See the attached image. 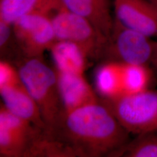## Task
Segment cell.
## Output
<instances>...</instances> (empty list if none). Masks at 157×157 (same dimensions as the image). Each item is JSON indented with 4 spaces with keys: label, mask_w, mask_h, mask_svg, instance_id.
Instances as JSON below:
<instances>
[{
    "label": "cell",
    "mask_w": 157,
    "mask_h": 157,
    "mask_svg": "<svg viewBox=\"0 0 157 157\" xmlns=\"http://www.w3.org/2000/svg\"><path fill=\"white\" fill-rule=\"evenodd\" d=\"M65 126L74 143L94 155L117 150L128 133L109 107L96 101L67 112Z\"/></svg>",
    "instance_id": "1"
},
{
    "label": "cell",
    "mask_w": 157,
    "mask_h": 157,
    "mask_svg": "<svg viewBox=\"0 0 157 157\" xmlns=\"http://www.w3.org/2000/svg\"><path fill=\"white\" fill-rule=\"evenodd\" d=\"M21 83L39 108L45 124H53L58 117V76L45 63L30 56L21 67Z\"/></svg>",
    "instance_id": "2"
},
{
    "label": "cell",
    "mask_w": 157,
    "mask_h": 157,
    "mask_svg": "<svg viewBox=\"0 0 157 157\" xmlns=\"http://www.w3.org/2000/svg\"><path fill=\"white\" fill-rule=\"evenodd\" d=\"M109 101L108 107L128 132L139 135L157 131V92L147 89Z\"/></svg>",
    "instance_id": "3"
},
{
    "label": "cell",
    "mask_w": 157,
    "mask_h": 157,
    "mask_svg": "<svg viewBox=\"0 0 157 157\" xmlns=\"http://www.w3.org/2000/svg\"><path fill=\"white\" fill-rule=\"evenodd\" d=\"M102 52L123 63L157 65V41L125 27L115 18Z\"/></svg>",
    "instance_id": "4"
},
{
    "label": "cell",
    "mask_w": 157,
    "mask_h": 157,
    "mask_svg": "<svg viewBox=\"0 0 157 157\" xmlns=\"http://www.w3.org/2000/svg\"><path fill=\"white\" fill-rule=\"evenodd\" d=\"M56 41H67L80 45L87 55L102 52L107 42L83 17L59 8L50 13Z\"/></svg>",
    "instance_id": "5"
},
{
    "label": "cell",
    "mask_w": 157,
    "mask_h": 157,
    "mask_svg": "<svg viewBox=\"0 0 157 157\" xmlns=\"http://www.w3.org/2000/svg\"><path fill=\"white\" fill-rule=\"evenodd\" d=\"M12 26L19 45L28 56H39L56 41L50 15L47 12L29 13Z\"/></svg>",
    "instance_id": "6"
},
{
    "label": "cell",
    "mask_w": 157,
    "mask_h": 157,
    "mask_svg": "<svg viewBox=\"0 0 157 157\" xmlns=\"http://www.w3.org/2000/svg\"><path fill=\"white\" fill-rule=\"evenodd\" d=\"M115 19L128 28L157 37V5L149 0H113Z\"/></svg>",
    "instance_id": "7"
},
{
    "label": "cell",
    "mask_w": 157,
    "mask_h": 157,
    "mask_svg": "<svg viewBox=\"0 0 157 157\" xmlns=\"http://www.w3.org/2000/svg\"><path fill=\"white\" fill-rule=\"evenodd\" d=\"M61 7L89 21L104 39L111 34L114 19L111 0H59Z\"/></svg>",
    "instance_id": "8"
},
{
    "label": "cell",
    "mask_w": 157,
    "mask_h": 157,
    "mask_svg": "<svg viewBox=\"0 0 157 157\" xmlns=\"http://www.w3.org/2000/svg\"><path fill=\"white\" fill-rule=\"evenodd\" d=\"M0 91L5 108L8 111L38 127L45 125L39 108L21 82L0 88Z\"/></svg>",
    "instance_id": "9"
},
{
    "label": "cell",
    "mask_w": 157,
    "mask_h": 157,
    "mask_svg": "<svg viewBox=\"0 0 157 157\" xmlns=\"http://www.w3.org/2000/svg\"><path fill=\"white\" fill-rule=\"evenodd\" d=\"M58 87L67 112L96 101L82 74L59 72Z\"/></svg>",
    "instance_id": "10"
},
{
    "label": "cell",
    "mask_w": 157,
    "mask_h": 157,
    "mask_svg": "<svg viewBox=\"0 0 157 157\" xmlns=\"http://www.w3.org/2000/svg\"><path fill=\"white\" fill-rule=\"evenodd\" d=\"M50 49L59 72L82 74L87 54L80 45L67 41H56Z\"/></svg>",
    "instance_id": "11"
},
{
    "label": "cell",
    "mask_w": 157,
    "mask_h": 157,
    "mask_svg": "<svg viewBox=\"0 0 157 157\" xmlns=\"http://www.w3.org/2000/svg\"><path fill=\"white\" fill-rule=\"evenodd\" d=\"M61 8L59 0H0V20L13 25L34 12L50 14Z\"/></svg>",
    "instance_id": "12"
},
{
    "label": "cell",
    "mask_w": 157,
    "mask_h": 157,
    "mask_svg": "<svg viewBox=\"0 0 157 157\" xmlns=\"http://www.w3.org/2000/svg\"><path fill=\"white\" fill-rule=\"evenodd\" d=\"M95 85L99 93L108 100L122 94V63L112 61L101 66L96 72Z\"/></svg>",
    "instance_id": "13"
},
{
    "label": "cell",
    "mask_w": 157,
    "mask_h": 157,
    "mask_svg": "<svg viewBox=\"0 0 157 157\" xmlns=\"http://www.w3.org/2000/svg\"><path fill=\"white\" fill-rule=\"evenodd\" d=\"M123 94H135L148 89L151 75L145 65L123 63Z\"/></svg>",
    "instance_id": "14"
},
{
    "label": "cell",
    "mask_w": 157,
    "mask_h": 157,
    "mask_svg": "<svg viewBox=\"0 0 157 157\" xmlns=\"http://www.w3.org/2000/svg\"><path fill=\"white\" fill-rule=\"evenodd\" d=\"M137 136L124 154L130 157H157V131Z\"/></svg>",
    "instance_id": "15"
},
{
    "label": "cell",
    "mask_w": 157,
    "mask_h": 157,
    "mask_svg": "<svg viewBox=\"0 0 157 157\" xmlns=\"http://www.w3.org/2000/svg\"><path fill=\"white\" fill-rule=\"evenodd\" d=\"M20 80L19 75L10 64L2 61L0 63V88L15 84Z\"/></svg>",
    "instance_id": "16"
},
{
    "label": "cell",
    "mask_w": 157,
    "mask_h": 157,
    "mask_svg": "<svg viewBox=\"0 0 157 157\" xmlns=\"http://www.w3.org/2000/svg\"><path fill=\"white\" fill-rule=\"evenodd\" d=\"M12 33H13L12 25L0 20V47L1 50L6 47L11 40Z\"/></svg>",
    "instance_id": "17"
},
{
    "label": "cell",
    "mask_w": 157,
    "mask_h": 157,
    "mask_svg": "<svg viewBox=\"0 0 157 157\" xmlns=\"http://www.w3.org/2000/svg\"><path fill=\"white\" fill-rule=\"evenodd\" d=\"M149 1H150L152 2H153V3H154L155 4L157 5V0H149Z\"/></svg>",
    "instance_id": "18"
}]
</instances>
